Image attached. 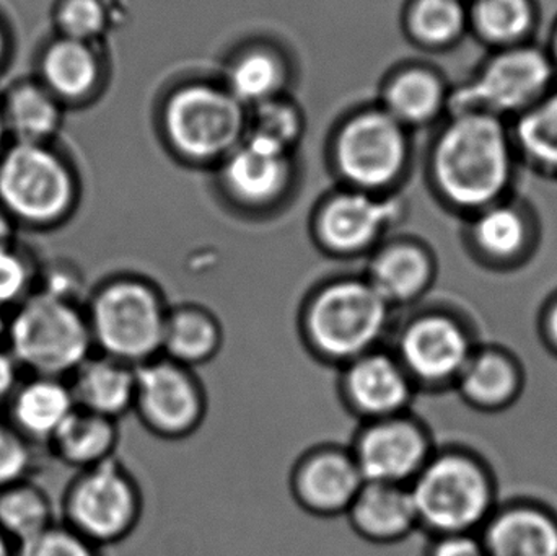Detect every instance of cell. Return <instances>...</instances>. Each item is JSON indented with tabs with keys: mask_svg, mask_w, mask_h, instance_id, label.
Instances as JSON below:
<instances>
[{
	"mask_svg": "<svg viewBox=\"0 0 557 556\" xmlns=\"http://www.w3.org/2000/svg\"><path fill=\"white\" fill-rule=\"evenodd\" d=\"M25 372L20 368L9 349L0 348V407H5L13 392L18 387Z\"/></svg>",
	"mask_w": 557,
	"mask_h": 556,
	"instance_id": "cell-42",
	"label": "cell"
},
{
	"mask_svg": "<svg viewBox=\"0 0 557 556\" xmlns=\"http://www.w3.org/2000/svg\"><path fill=\"white\" fill-rule=\"evenodd\" d=\"M435 176L455 205L483 208L493 202L510 176L503 126L487 114H467L455 121L435 150Z\"/></svg>",
	"mask_w": 557,
	"mask_h": 556,
	"instance_id": "cell-5",
	"label": "cell"
},
{
	"mask_svg": "<svg viewBox=\"0 0 557 556\" xmlns=\"http://www.w3.org/2000/svg\"><path fill=\"white\" fill-rule=\"evenodd\" d=\"M487 556H557V519L536 506L493 512L481 528Z\"/></svg>",
	"mask_w": 557,
	"mask_h": 556,
	"instance_id": "cell-21",
	"label": "cell"
},
{
	"mask_svg": "<svg viewBox=\"0 0 557 556\" xmlns=\"http://www.w3.org/2000/svg\"><path fill=\"white\" fill-rule=\"evenodd\" d=\"M5 124H3L2 107H0V152L3 150V140L7 139Z\"/></svg>",
	"mask_w": 557,
	"mask_h": 556,
	"instance_id": "cell-48",
	"label": "cell"
},
{
	"mask_svg": "<svg viewBox=\"0 0 557 556\" xmlns=\"http://www.w3.org/2000/svg\"><path fill=\"white\" fill-rule=\"evenodd\" d=\"M74 205V176L49 144L13 143L0 152V206L16 225L58 227Z\"/></svg>",
	"mask_w": 557,
	"mask_h": 556,
	"instance_id": "cell-6",
	"label": "cell"
},
{
	"mask_svg": "<svg viewBox=\"0 0 557 556\" xmlns=\"http://www.w3.org/2000/svg\"><path fill=\"white\" fill-rule=\"evenodd\" d=\"M242 121L237 100L209 87L176 94L166 116L173 143L193 157H214L227 150L240 134Z\"/></svg>",
	"mask_w": 557,
	"mask_h": 556,
	"instance_id": "cell-13",
	"label": "cell"
},
{
	"mask_svg": "<svg viewBox=\"0 0 557 556\" xmlns=\"http://www.w3.org/2000/svg\"><path fill=\"white\" fill-rule=\"evenodd\" d=\"M5 348L25 374L67 379L95 353L84 304L32 294L9 312Z\"/></svg>",
	"mask_w": 557,
	"mask_h": 556,
	"instance_id": "cell-3",
	"label": "cell"
},
{
	"mask_svg": "<svg viewBox=\"0 0 557 556\" xmlns=\"http://www.w3.org/2000/svg\"><path fill=\"white\" fill-rule=\"evenodd\" d=\"M136 369L120 359L91 353L67 378L75 407L120 423L133 413Z\"/></svg>",
	"mask_w": 557,
	"mask_h": 556,
	"instance_id": "cell-20",
	"label": "cell"
},
{
	"mask_svg": "<svg viewBox=\"0 0 557 556\" xmlns=\"http://www.w3.org/2000/svg\"><path fill=\"white\" fill-rule=\"evenodd\" d=\"M7 320H9V313L0 310V348H5Z\"/></svg>",
	"mask_w": 557,
	"mask_h": 556,
	"instance_id": "cell-47",
	"label": "cell"
},
{
	"mask_svg": "<svg viewBox=\"0 0 557 556\" xmlns=\"http://www.w3.org/2000/svg\"><path fill=\"white\" fill-rule=\"evenodd\" d=\"M133 413L153 436H193L208 415V394L196 369L160 355L136 369Z\"/></svg>",
	"mask_w": 557,
	"mask_h": 556,
	"instance_id": "cell-8",
	"label": "cell"
},
{
	"mask_svg": "<svg viewBox=\"0 0 557 556\" xmlns=\"http://www.w3.org/2000/svg\"><path fill=\"white\" fill-rule=\"evenodd\" d=\"M519 136L533 159L557 169V94L523 118Z\"/></svg>",
	"mask_w": 557,
	"mask_h": 556,
	"instance_id": "cell-33",
	"label": "cell"
},
{
	"mask_svg": "<svg viewBox=\"0 0 557 556\" xmlns=\"http://www.w3.org/2000/svg\"><path fill=\"white\" fill-rule=\"evenodd\" d=\"M139 483L116 457L78 470L62 498V524L97 547L120 544L143 518Z\"/></svg>",
	"mask_w": 557,
	"mask_h": 556,
	"instance_id": "cell-7",
	"label": "cell"
},
{
	"mask_svg": "<svg viewBox=\"0 0 557 556\" xmlns=\"http://www.w3.org/2000/svg\"><path fill=\"white\" fill-rule=\"evenodd\" d=\"M16 545H13L5 535L0 534V556H15Z\"/></svg>",
	"mask_w": 557,
	"mask_h": 556,
	"instance_id": "cell-46",
	"label": "cell"
},
{
	"mask_svg": "<svg viewBox=\"0 0 557 556\" xmlns=\"http://www.w3.org/2000/svg\"><path fill=\"white\" fill-rule=\"evenodd\" d=\"M478 28L493 41H513L529 29L532 10L527 0H478Z\"/></svg>",
	"mask_w": 557,
	"mask_h": 556,
	"instance_id": "cell-32",
	"label": "cell"
},
{
	"mask_svg": "<svg viewBox=\"0 0 557 556\" xmlns=\"http://www.w3.org/2000/svg\"><path fill=\"white\" fill-rule=\"evenodd\" d=\"M552 67L536 49H516L494 59L476 84L465 91L467 103L491 110H516L539 97L548 85Z\"/></svg>",
	"mask_w": 557,
	"mask_h": 556,
	"instance_id": "cell-15",
	"label": "cell"
},
{
	"mask_svg": "<svg viewBox=\"0 0 557 556\" xmlns=\"http://www.w3.org/2000/svg\"><path fill=\"white\" fill-rule=\"evenodd\" d=\"M58 522L48 493L32 479L0 490V534L23 544Z\"/></svg>",
	"mask_w": 557,
	"mask_h": 556,
	"instance_id": "cell-28",
	"label": "cell"
},
{
	"mask_svg": "<svg viewBox=\"0 0 557 556\" xmlns=\"http://www.w3.org/2000/svg\"><path fill=\"white\" fill-rule=\"evenodd\" d=\"M120 423L75 408L48 443L52 456L75 472L116 457Z\"/></svg>",
	"mask_w": 557,
	"mask_h": 556,
	"instance_id": "cell-23",
	"label": "cell"
},
{
	"mask_svg": "<svg viewBox=\"0 0 557 556\" xmlns=\"http://www.w3.org/2000/svg\"><path fill=\"white\" fill-rule=\"evenodd\" d=\"M366 482L409 485L431 459V436L409 411L360 423L349 446Z\"/></svg>",
	"mask_w": 557,
	"mask_h": 556,
	"instance_id": "cell-10",
	"label": "cell"
},
{
	"mask_svg": "<svg viewBox=\"0 0 557 556\" xmlns=\"http://www.w3.org/2000/svg\"><path fill=\"white\" fill-rule=\"evenodd\" d=\"M84 309L95 351L134 368L162 355L170 304L149 277L111 274L88 291Z\"/></svg>",
	"mask_w": 557,
	"mask_h": 556,
	"instance_id": "cell-2",
	"label": "cell"
},
{
	"mask_svg": "<svg viewBox=\"0 0 557 556\" xmlns=\"http://www.w3.org/2000/svg\"><path fill=\"white\" fill-rule=\"evenodd\" d=\"M389 349L416 388L455 384L474 351L467 329L441 310H424L409 317L396 330Z\"/></svg>",
	"mask_w": 557,
	"mask_h": 556,
	"instance_id": "cell-9",
	"label": "cell"
},
{
	"mask_svg": "<svg viewBox=\"0 0 557 556\" xmlns=\"http://www.w3.org/2000/svg\"><path fill=\"white\" fill-rule=\"evenodd\" d=\"M546 338L557 351V299L549 304L548 312L545 316Z\"/></svg>",
	"mask_w": 557,
	"mask_h": 556,
	"instance_id": "cell-44",
	"label": "cell"
},
{
	"mask_svg": "<svg viewBox=\"0 0 557 556\" xmlns=\"http://www.w3.org/2000/svg\"><path fill=\"white\" fill-rule=\"evenodd\" d=\"M7 52H9V38H7L5 28L0 23V65L5 61Z\"/></svg>",
	"mask_w": 557,
	"mask_h": 556,
	"instance_id": "cell-45",
	"label": "cell"
},
{
	"mask_svg": "<svg viewBox=\"0 0 557 556\" xmlns=\"http://www.w3.org/2000/svg\"><path fill=\"white\" fill-rule=\"evenodd\" d=\"M416 391L414 382L386 346L372 349L339 368L341 401L360 423L406 413Z\"/></svg>",
	"mask_w": 557,
	"mask_h": 556,
	"instance_id": "cell-11",
	"label": "cell"
},
{
	"mask_svg": "<svg viewBox=\"0 0 557 556\" xmlns=\"http://www.w3.org/2000/svg\"><path fill=\"white\" fill-rule=\"evenodd\" d=\"M84 274L67 261L39 263L36 293L48 294L59 299L84 304L88 293H84Z\"/></svg>",
	"mask_w": 557,
	"mask_h": 556,
	"instance_id": "cell-39",
	"label": "cell"
},
{
	"mask_svg": "<svg viewBox=\"0 0 557 556\" xmlns=\"http://www.w3.org/2000/svg\"><path fill=\"white\" fill-rule=\"evenodd\" d=\"M442 100L438 82L425 72H409L393 84L388 94L395 116L406 121H422L437 111Z\"/></svg>",
	"mask_w": 557,
	"mask_h": 556,
	"instance_id": "cell-30",
	"label": "cell"
},
{
	"mask_svg": "<svg viewBox=\"0 0 557 556\" xmlns=\"http://www.w3.org/2000/svg\"><path fill=\"white\" fill-rule=\"evenodd\" d=\"M455 385L471 407L496 411L516 400L522 391V372L507 353L474 349Z\"/></svg>",
	"mask_w": 557,
	"mask_h": 556,
	"instance_id": "cell-24",
	"label": "cell"
},
{
	"mask_svg": "<svg viewBox=\"0 0 557 556\" xmlns=\"http://www.w3.org/2000/svg\"><path fill=\"white\" fill-rule=\"evenodd\" d=\"M15 556H101V548L58 521L36 538L16 545Z\"/></svg>",
	"mask_w": 557,
	"mask_h": 556,
	"instance_id": "cell-37",
	"label": "cell"
},
{
	"mask_svg": "<svg viewBox=\"0 0 557 556\" xmlns=\"http://www.w3.org/2000/svg\"><path fill=\"white\" fill-rule=\"evenodd\" d=\"M295 126L292 114L287 111L271 108V110L261 111L260 121H258V131L255 136L261 139L277 144L284 149L285 143L294 134Z\"/></svg>",
	"mask_w": 557,
	"mask_h": 556,
	"instance_id": "cell-41",
	"label": "cell"
},
{
	"mask_svg": "<svg viewBox=\"0 0 557 556\" xmlns=\"http://www.w3.org/2000/svg\"><path fill=\"white\" fill-rule=\"evenodd\" d=\"M284 175V149L257 136L232 157L227 166L228 185L251 202L273 198Z\"/></svg>",
	"mask_w": 557,
	"mask_h": 556,
	"instance_id": "cell-27",
	"label": "cell"
},
{
	"mask_svg": "<svg viewBox=\"0 0 557 556\" xmlns=\"http://www.w3.org/2000/svg\"><path fill=\"white\" fill-rule=\"evenodd\" d=\"M424 556H487L476 534H450L432 538Z\"/></svg>",
	"mask_w": 557,
	"mask_h": 556,
	"instance_id": "cell-40",
	"label": "cell"
},
{
	"mask_svg": "<svg viewBox=\"0 0 557 556\" xmlns=\"http://www.w3.org/2000/svg\"><path fill=\"white\" fill-rule=\"evenodd\" d=\"M278 78L277 65L264 54H251L235 65L232 88L242 100H263L273 91Z\"/></svg>",
	"mask_w": 557,
	"mask_h": 556,
	"instance_id": "cell-38",
	"label": "cell"
},
{
	"mask_svg": "<svg viewBox=\"0 0 557 556\" xmlns=\"http://www.w3.org/2000/svg\"><path fill=\"white\" fill-rule=\"evenodd\" d=\"M3 408V418L39 447L48 446L77 407L67 379L26 374Z\"/></svg>",
	"mask_w": 557,
	"mask_h": 556,
	"instance_id": "cell-17",
	"label": "cell"
},
{
	"mask_svg": "<svg viewBox=\"0 0 557 556\" xmlns=\"http://www.w3.org/2000/svg\"><path fill=\"white\" fill-rule=\"evenodd\" d=\"M224 342V326L209 307L196 302L170 306L162 339L165 358L198 371L218 358Z\"/></svg>",
	"mask_w": 557,
	"mask_h": 556,
	"instance_id": "cell-22",
	"label": "cell"
},
{
	"mask_svg": "<svg viewBox=\"0 0 557 556\" xmlns=\"http://www.w3.org/2000/svg\"><path fill=\"white\" fill-rule=\"evenodd\" d=\"M38 446L0 418V490L25 482L36 469Z\"/></svg>",
	"mask_w": 557,
	"mask_h": 556,
	"instance_id": "cell-34",
	"label": "cell"
},
{
	"mask_svg": "<svg viewBox=\"0 0 557 556\" xmlns=\"http://www.w3.org/2000/svg\"><path fill=\"white\" fill-rule=\"evenodd\" d=\"M39 263L18 245L0 248V310H10L36 293Z\"/></svg>",
	"mask_w": 557,
	"mask_h": 556,
	"instance_id": "cell-31",
	"label": "cell"
},
{
	"mask_svg": "<svg viewBox=\"0 0 557 556\" xmlns=\"http://www.w3.org/2000/svg\"><path fill=\"white\" fill-rule=\"evenodd\" d=\"M395 310L362 273H344L311 287L301 300L298 332L313 358L339 369L383 346Z\"/></svg>",
	"mask_w": 557,
	"mask_h": 556,
	"instance_id": "cell-1",
	"label": "cell"
},
{
	"mask_svg": "<svg viewBox=\"0 0 557 556\" xmlns=\"http://www.w3.org/2000/svg\"><path fill=\"white\" fill-rule=\"evenodd\" d=\"M363 480L349 446L310 447L292 467L288 489L298 508L317 518L346 516Z\"/></svg>",
	"mask_w": 557,
	"mask_h": 556,
	"instance_id": "cell-12",
	"label": "cell"
},
{
	"mask_svg": "<svg viewBox=\"0 0 557 556\" xmlns=\"http://www.w3.org/2000/svg\"><path fill=\"white\" fill-rule=\"evenodd\" d=\"M16 227L18 225L7 214L5 209L0 206V248L15 244Z\"/></svg>",
	"mask_w": 557,
	"mask_h": 556,
	"instance_id": "cell-43",
	"label": "cell"
},
{
	"mask_svg": "<svg viewBox=\"0 0 557 556\" xmlns=\"http://www.w3.org/2000/svg\"><path fill=\"white\" fill-rule=\"evenodd\" d=\"M59 35L88 42L107 25V12L100 0H61L55 9Z\"/></svg>",
	"mask_w": 557,
	"mask_h": 556,
	"instance_id": "cell-36",
	"label": "cell"
},
{
	"mask_svg": "<svg viewBox=\"0 0 557 556\" xmlns=\"http://www.w3.org/2000/svg\"><path fill=\"white\" fill-rule=\"evenodd\" d=\"M463 9L458 0H419L412 13V26L425 41L454 39L463 26Z\"/></svg>",
	"mask_w": 557,
	"mask_h": 556,
	"instance_id": "cell-35",
	"label": "cell"
},
{
	"mask_svg": "<svg viewBox=\"0 0 557 556\" xmlns=\"http://www.w3.org/2000/svg\"><path fill=\"white\" fill-rule=\"evenodd\" d=\"M337 153L341 169L354 182L385 185L405 162V137L393 118L363 114L344 129Z\"/></svg>",
	"mask_w": 557,
	"mask_h": 556,
	"instance_id": "cell-14",
	"label": "cell"
},
{
	"mask_svg": "<svg viewBox=\"0 0 557 556\" xmlns=\"http://www.w3.org/2000/svg\"><path fill=\"white\" fill-rule=\"evenodd\" d=\"M7 136L13 143L49 144L61 129V101L39 81H20L0 101Z\"/></svg>",
	"mask_w": 557,
	"mask_h": 556,
	"instance_id": "cell-25",
	"label": "cell"
},
{
	"mask_svg": "<svg viewBox=\"0 0 557 556\" xmlns=\"http://www.w3.org/2000/svg\"><path fill=\"white\" fill-rule=\"evenodd\" d=\"M392 219L386 202L363 195L339 196L321 212L318 238L330 254L356 257L375 247Z\"/></svg>",
	"mask_w": 557,
	"mask_h": 556,
	"instance_id": "cell-18",
	"label": "cell"
},
{
	"mask_svg": "<svg viewBox=\"0 0 557 556\" xmlns=\"http://www.w3.org/2000/svg\"><path fill=\"white\" fill-rule=\"evenodd\" d=\"M38 71V81L62 103L78 100L94 88L98 64L88 42L59 35L42 48Z\"/></svg>",
	"mask_w": 557,
	"mask_h": 556,
	"instance_id": "cell-26",
	"label": "cell"
},
{
	"mask_svg": "<svg viewBox=\"0 0 557 556\" xmlns=\"http://www.w3.org/2000/svg\"><path fill=\"white\" fill-rule=\"evenodd\" d=\"M357 538L373 545H393L419 529L409 485L363 482L346 512Z\"/></svg>",
	"mask_w": 557,
	"mask_h": 556,
	"instance_id": "cell-16",
	"label": "cell"
},
{
	"mask_svg": "<svg viewBox=\"0 0 557 556\" xmlns=\"http://www.w3.org/2000/svg\"><path fill=\"white\" fill-rule=\"evenodd\" d=\"M363 276L393 310L418 302L434 283V260L425 248L409 242L373 251Z\"/></svg>",
	"mask_w": 557,
	"mask_h": 556,
	"instance_id": "cell-19",
	"label": "cell"
},
{
	"mask_svg": "<svg viewBox=\"0 0 557 556\" xmlns=\"http://www.w3.org/2000/svg\"><path fill=\"white\" fill-rule=\"evenodd\" d=\"M419 529L431 538L474 534L493 515L494 486L484 467L461 453H434L409 483Z\"/></svg>",
	"mask_w": 557,
	"mask_h": 556,
	"instance_id": "cell-4",
	"label": "cell"
},
{
	"mask_svg": "<svg viewBox=\"0 0 557 556\" xmlns=\"http://www.w3.org/2000/svg\"><path fill=\"white\" fill-rule=\"evenodd\" d=\"M527 238L522 215L507 206L486 209L473 227L474 245L487 260H516L525 250Z\"/></svg>",
	"mask_w": 557,
	"mask_h": 556,
	"instance_id": "cell-29",
	"label": "cell"
}]
</instances>
